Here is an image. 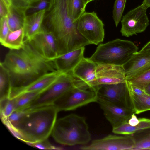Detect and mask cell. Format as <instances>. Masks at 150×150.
Instances as JSON below:
<instances>
[{"label": "cell", "mask_w": 150, "mask_h": 150, "mask_svg": "<svg viewBox=\"0 0 150 150\" xmlns=\"http://www.w3.org/2000/svg\"><path fill=\"white\" fill-rule=\"evenodd\" d=\"M18 50H10L0 63L9 74L11 89L26 86L44 75L57 71L52 61L39 54L28 41Z\"/></svg>", "instance_id": "6da1fadb"}, {"label": "cell", "mask_w": 150, "mask_h": 150, "mask_svg": "<svg viewBox=\"0 0 150 150\" xmlns=\"http://www.w3.org/2000/svg\"><path fill=\"white\" fill-rule=\"evenodd\" d=\"M68 0H51L45 10L42 28L52 33L56 40L59 55L90 44L78 31L76 23L70 17Z\"/></svg>", "instance_id": "7a4b0ae2"}, {"label": "cell", "mask_w": 150, "mask_h": 150, "mask_svg": "<svg viewBox=\"0 0 150 150\" xmlns=\"http://www.w3.org/2000/svg\"><path fill=\"white\" fill-rule=\"evenodd\" d=\"M22 115L8 127L17 138L28 144L48 139L59 111L53 105L23 110Z\"/></svg>", "instance_id": "3957f363"}, {"label": "cell", "mask_w": 150, "mask_h": 150, "mask_svg": "<svg viewBox=\"0 0 150 150\" xmlns=\"http://www.w3.org/2000/svg\"><path fill=\"white\" fill-rule=\"evenodd\" d=\"M51 135L57 142L69 146L85 145L91 139L85 118L74 114L57 120Z\"/></svg>", "instance_id": "277c9868"}, {"label": "cell", "mask_w": 150, "mask_h": 150, "mask_svg": "<svg viewBox=\"0 0 150 150\" xmlns=\"http://www.w3.org/2000/svg\"><path fill=\"white\" fill-rule=\"evenodd\" d=\"M138 49V47L132 41L117 39L99 45L89 59L97 64L123 66Z\"/></svg>", "instance_id": "5b68a950"}, {"label": "cell", "mask_w": 150, "mask_h": 150, "mask_svg": "<svg viewBox=\"0 0 150 150\" xmlns=\"http://www.w3.org/2000/svg\"><path fill=\"white\" fill-rule=\"evenodd\" d=\"M87 85L84 82L74 77L72 73H62L53 83L40 92L25 110L53 105L69 91Z\"/></svg>", "instance_id": "8992f818"}, {"label": "cell", "mask_w": 150, "mask_h": 150, "mask_svg": "<svg viewBox=\"0 0 150 150\" xmlns=\"http://www.w3.org/2000/svg\"><path fill=\"white\" fill-rule=\"evenodd\" d=\"M95 91L86 86L75 88L69 91L53 105L59 112L74 110L92 102H96Z\"/></svg>", "instance_id": "52a82bcc"}, {"label": "cell", "mask_w": 150, "mask_h": 150, "mask_svg": "<svg viewBox=\"0 0 150 150\" xmlns=\"http://www.w3.org/2000/svg\"><path fill=\"white\" fill-rule=\"evenodd\" d=\"M76 26L79 33L90 44L97 45L103 42L104 24L95 12L84 13L77 21Z\"/></svg>", "instance_id": "ba28073f"}, {"label": "cell", "mask_w": 150, "mask_h": 150, "mask_svg": "<svg viewBox=\"0 0 150 150\" xmlns=\"http://www.w3.org/2000/svg\"><path fill=\"white\" fill-rule=\"evenodd\" d=\"M148 8L142 3L122 16L120 30L122 36L128 37L145 30L149 25V20L146 14Z\"/></svg>", "instance_id": "9c48e42d"}, {"label": "cell", "mask_w": 150, "mask_h": 150, "mask_svg": "<svg viewBox=\"0 0 150 150\" xmlns=\"http://www.w3.org/2000/svg\"><path fill=\"white\" fill-rule=\"evenodd\" d=\"M136 140L132 137L110 134L101 139L93 140L88 145H83V150H132Z\"/></svg>", "instance_id": "30bf717a"}, {"label": "cell", "mask_w": 150, "mask_h": 150, "mask_svg": "<svg viewBox=\"0 0 150 150\" xmlns=\"http://www.w3.org/2000/svg\"><path fill=\"white\" fill-rule=\"evenodd\" d=\"M93 88L98 97L118 105L132 107L126 81L116 84L99 85Z\"/></svg>", "instance_id": "8fae6325"}, {"label": "cell", "mask_w": 150, "mask_h": 150, "mask_svg": "<svg viewBox=\"0 0 150 150\" xmlns=\"http://www.w3.org/2000/svg\"><path fill=\"white\" fill-rule=\"evenodd\" d=\"M28 41L39 54L46 59L52 61L59 55L57 44L54 35L42 28Z\"/></svg>", "instance_id": "7c38bea8"}, {"label": "cell", "mask_w": 150, "mask_h": 150, "mask_svg": "<svg viewBox=\"0 0 150 150\" xmlns=\"http://www.w3.org/2000/svg\"><path fill=\"white\" fill-rule=\"evenodd\" d=\"M96 102L103 110L105 117L112 127L128 122L132 115L135 114L131 107L118 105L98 96Z\"/></svg>", "instance_id": "4fadbf2b"}, {"label": "cell", "mask_w": 150, "mask_h": 150, "mask_svg": "<svg viewBox=\"0 0 150 150\" xmlns=\"http://www.w3.org/2000/svg\"><path fill=\"white\" fill-rule=\"evenodd\" d=\"M96 75L95 87L101 85L116 84L126 81L123 66L108 64H97Z\"/></svg>", "instance_id": "5bb4252c"}, {"label": "cell", "mask_w": 150, "mask_h": 150, "mask_svg": "<svg viewBox=\"0 0 150 150\" xmlns=\"http://www.w3.org/2000/svg\"><path fill=\"white\" fill-rule=\"evenodd\" d=\"M123 66L126 80L135 77L150 70V50L137 52Z\"/></svg>", "instance_id": "9a60e30c"}, {"label": "cell", "mask_w": 150, "mask_h": 150, "mask_svg": "<svg viewBox=\"0 0 150 150\" xmlns=\"http://www.w3.org/2000/svg\"><path fill=\"white\" fill-rule=\"evenodd\" d=\"M62 73L58 71L49 72L26 86L12 88L9 92L8 98L12 99L25 93L42 91L53 83Z\"/></svg>", "instance_id": "2e32d148"}, {"label": "cell", "mask_w": 150, "mask_h": 150, "mask_svg": "<svg viewBox=\"0 0 150 150\" xmlns=\"http://www.w3.org/2000/svg\"><path fill=\"white\" fill-rule=\"evenodd\" d=\"M84 47L59 55L52 61L57 70L64 73H71L84 57Z\"/></svg>", "instance_id": "e0dca14e"}, {"label": "cell", "mask_w": 150, "mask_h": 150, "mask_svg": "<svg viewBox=\"0 0 150 150\" xmlns=\"http://www.w3.org/2000/svg\"><path fill=\"white\" fill-rule=\"evenodd\" d=\"M97 65L89 58L83 57L73 70L72 73L74 77L84 82L90 88H93L96 86Z\"/></svg>", "instance_id": "ac0fdd59"}, {"label": "cell", "mask_w": 150, "mask_h": 150, "mask_svg": "<svg viewBox=\"0 0 150 150\" xmlns=\"http://www.w3.org/2000/svg\"><path fill=\"white\" fill-rule=\"evenodd\" d=\"M130 104L135 114L150 110V95L126 80Z\"/></svg>", "instance_id": "d6986e66"}, {"label": "cell", "mask_w": 150, "mask_h": 150, "mask_svg": "<svg viewBox=\"0 0 150 150\" xmlns=\"http://www.w3.org/2000/svg\"><path fill=\"white\" fill-rule=\"evenodd\" d=\"M45 11L41 10L26 16L23 27L25 41H30L41 30Z\"/></svg>", "instance_id": "ffe728a7"}, {"label": "cell", "mask_w": 150, "mask_h": 150, "mask_svg": "<svg viewBox=\"0 0 150 150\" xmlns=\"http://www.w3.org/2000/svg\"><path fill=\"white\" fill-rule=\"evenodd\" d=\"M139 123L135 126L130 125L127 122L112 127V132L122 135H129L140 131L150 129V119L140 118Z\"/></svg>", "instance_id": "44dd1931"}, {"label": "cell", "mask_w": 150, "mask_h": 150, "mask_svg": "<svg viewBox=\"0 0 150 150\" xmlns=\"http://www.w3.org/2000/svg\"><path fill=\"white\" fill-rule=\"evenodd\" d=\"M25 41V32L23 28L14 31H10L5 39L0 43L10 50H18L23 46Z\"/></svg>", "instance_id": "7402d4cb"}, {"label": "cell", "mask_w": 150, "mask_h": 150, "mask_svg": "<svg viewBox=\"0 0 150 150\" xmlns=\"http://www.w3.org/2000/svg\"><path fill=\"white\" fill-rule=\"evenodd\" d=\"M26 16L25 12L11 5L8 8L7 16L10 31L23 28Z\"/></svg>", "instance_id": "603a6c76"}, {"label": "cell", "mask_w": 150, "mask_h": 150, "mask_svg": "<svg viewBox=\"0 0 150 150\" xmlns=\"http://www.w3.org/2000/svg\"><path fill=\"white\" fill-rule=\"evenodd\" d=\"M67 6L70 17L75 23L86 12V5L83 0H68Z\"/></svg>", "instance_id": "cb8c5ba5"}, {"label": "cell", "mask_w": 150, "mask_h": 150, "mask_svg": "<svg viewBox=\"0 0 150 150\" xmlns=\"http://www.w3.org/2000/svg\"><path fill=\"white\" fill-rule=\"evenodd\" d=\"M42 91L26 92L13 98L15 103V111H21L25 110L29 104Z\"/></svg>", "instance_id": "d4e9b609"}, {"label": "cell", "mask_w": 150, "mask_h": 150, "mask_svg": "<svg viewBox=\"0 0 150 150\" xmlns=\"http://www.w3.org/2000/svg\"><path fill=\"white\" fill-rule=\"evenodd\" d=\"M11 88V79L9 73L0 63V99L8 97Z\"/></svg>", "instance_id": "484cf974"}, {"label": "cell", "mask_w": 150, "mask_h": 150, "mask_svg": "<svg viewBox=\"0 0 150 150\" xmlns=\"http://www.w3.org/2000/svg\"><path fill=\"white\" fill-rule=\"evenodd\" d=\"M0 110L1 120L7 118L15 111L14 99L8 97L0 99Z\"/></svg>", "instance_id": "4316f807"}, {"label": "cell", "mask_w": 150, "mask_h": 150, "mask_svg": "<svg viewBox=\"0 0 150 150\" xmlns=\"http://www.w3.org/2000/svg\"><path fill=\"white\" fill-rule=\"evenodd\" d=\"M133 85L144 90L150 83V70L132 79L126 80Z\"/></svg>", "instance_id": "83f0119b"}, {"label": "cell", "mask_w": 150, "mask_h": 150, "mask_svg": "<svg viewBox=\"0 0 150 150\" xmlns=\"http://www.w3.org/2000/svg\"><path fill=\"white\" fill-rule=\"evenodd\" d=\"M51 0H30V5L26 12L28 16L41 10H46L49 6Z\"/></svg>", "instance_id": "f1b7e54d"}, {"label": "cell", "mask_w": 150, "mask_h": 150, "mask_svg": "<svg viewBox=\"0 0 150 150\" xmlns=\"http://www.w3.org/2000/svg\"><path fill=\"white\" fill-rule=\"evenodd\" d=\"M126 1V0H115V2L112 16L116 26L121 20Z\"/></svg>", "instance_id": "f546056e"}, {"label": "cell", "mask_w": 150, "mask_h": 150, "mask_svg": "<svg viewBox=\"0 0 150 150\" xmlns=\"http://www.w3.org/2000/svg\"><path fill=\"white\" fill-rule=\"evenodd\" d=\"M150 150V133L136 141L134 147L132 150Z\"/></svg>", "instance_id": "4dcf8cb0"}, {"label": "cell", "mask_w": 150, "mask_h": 150, "mask_svg": "<svg viewBox=\"0 0 150 150\" xmlns=\"http://www.w3.org/2000/svg\"><path fill=\"white\" fill-rule=\"evenodd\" d=\"M10 29L7 17L0 18V42H2L7 37Z\"/></svg>", "instance_id": "1f68e13d"}, {"label": "cell", "mask_w": 150, "mask_h": 150, "mask_svg": "<svg viewBox=\"0 0 150 150\" xmlns=\"http://www.w3.org/2000/svg\"><path fill=\"white\" fill-rule=\"evenodd\" d=\"M28 144L32 146L43 149L61 150L63 149L61 147H56L52 145L48 141V139Z\"/></svg>", "instance_id": "d6a6232c"}, {"label": "cell", "mask_w": 150, "mask_h": 150, "mask_svg": "<svg viewBox=\"0 0 150 150\" xmlns=\"http://www.w3.org/2000/svg\"><path fill=\"white\" fill-rule=\"evenodd\" d=\"M8 13V8L2 0H0V18L7 17Z\"/></svg>", "instance_id": "836d02e7"}, {"label": "cell", "mask_w": 150, "mask_h": 150, "mask_svg": "<svg viewBox=\"0 0 150 150\" xmlns=\"http://www.w3.org/2000/svg\"><path fill=\"white\" fill-rule=\"evenodd\" d=\"M134 114V113L132 115L131 118L128 121V123L132 126H135L139 122V119L137 118Z\"/></svg>", "instance_id": "e575fe53"}, {"label": "cell", "mask_w": 150, "mask_h": 150, "mask_svg": "<svg viewBox=\"0 0 150 150\" xmlns=\"http://www.w3.org/2000/svg\"><path fill=\"white\" fill-rule=\"evenodd\" d=\"M150 50V41L142 48L140 51Z\"/></svg>", "instance_id": "d590c367"}, {"label": "cell", "mask_w": 150, "mask_h": 150, "mask_svg": "<svg viewBox=\"0 0 150 150\" xmlns=\"http://www.w3.org/2000/svg\"><path fill=\"white\" fill-rule=\"evenodd\" d=\"M6 6L9 8L11 5L12 3L11 0H2Z\"/></svg>", "instance_id": "8d00e7d4"}, {"label": "cell", "mask_w": 150, "mask_h": 150, "mask_svg": "<svg viewBox=\"0 0 150 150\" xmlns=\"http://www.w3.org/2000/svg\"><path fill=\"white\" fill-rule=\"evenodd\" d=\"M144 90L146 93L150 95V83L145 88Z\"/></svg>", "instance_id": "74e56055"}, {"label": "cell", "mask_w": 150, "mask_h": 150, "mask_svg": "<svg viewBox=\"0 0 150 150\" xmlns=\"http://www.w3.org/2000/svg\"><path fill=\"white\" fill-rule=\"evenodd\" d=\"M142 3L145 4L148 7H150V0H144Z\"/></svg>", "instance_id": "f35d334b"}, {"label": "cell", "mask_w": 150, "mask_h": 150, "mask_svg": "<svg viewBox=\"0 0 150 150\" xmlns=\"http://www.w3.org/2000/svg\"><path fill=\"white\" fill-rule=\"evenodd\" d=\"M85 4V5L86 6L87 4H88V0H83Z\"/></svg>", "instance_id": "ab89813d"}, {"label": "cell", "mask_w": 150, "mask_h": 150, "mask_svg": "<svg viewBox=\"0 0 150 150\" xmlns=\"http://www.w3.org/2000/svg\"><path fill=\"white\" fill-rule=\"evenodd\" d=\"M94 0H88V3H89L92 1H94Z\"/></svg>", "instance_id": "60d3db41"}]
</instances>
